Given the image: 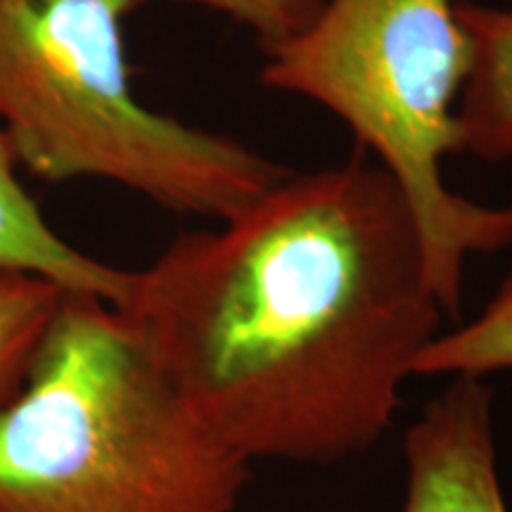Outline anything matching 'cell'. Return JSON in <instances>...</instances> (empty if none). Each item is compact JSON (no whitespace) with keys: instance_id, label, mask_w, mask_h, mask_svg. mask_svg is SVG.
<instances>
[{"instance_id":"1","label":"cell","mask_w":512,"mask_h":512,"mask_svg":"<svg viewBox=\"0 0 512 512\" xmlns=\"http://www.w3.org/2000/svg\"><path fill=\"white\" fill-rule=\"evenodd\" d=\"M119 311L223 444L302 465L389 432L444 318L411 204L363 150L181 235Z\"/></svg>"},{"instance_id":"2","label":"cell","mask_w":512,"mask_h":512,"mask_svg":"<svg viewBox=\"0 0 512 512\" xmlns=\"http://www.w3.org/2000/svg\"><path fill=\"white\" fill-rule=\"evenodd\" d=\"M247 479L124 313L62 290L0 403V512H235Z\"/></svg>"},{"instance_id":"3","label":"cell","mask_w":512,"mask_h":512,"mask_svg":"<svg viewBox=\"0 0 512 512\" xmlns=\"http://www.w3.org/2000/svg\"><path fill=\"white\" fill-rule=\"evenodd\" d=\"M147 0H0V128L43 181L100 178L230 221L292 174L240 140L140 105L124 22Z\"/></svg>"},{"instance_id":"4","label":"cell","mask_w":512,"mask_h":512,"mask_svg":"<svg viewBox=\"0 0 512 512\" xmlns=\"http://www.w3.org/2000/svg\"><path fill=\"white\" fill-rule=\"evenodd\" d=\"M261 53L268 91L335 114L399 183L441 311L458 316L467 259L512 247V204H477L444 181L446 157L460 155L456 102L470 69L456 0H323L311 24Z\"/></svg>"},{"instance_id":"5","label":"cell","mask_w":512,"mask_h":512,"mask_svg":"<svg viewBox=\"0 0 512 512\" xmlns=\"http://www.w3.org/2000/svg\"><path fill=\"white\" fill-rule=\"evenodd\" d=\"M491 392L484 377H453L406 434L401 512H508L498 482Z\"/></svg>"},{"instance_id":"6","label":"cell","mask_w":512,"mask_h":512,"mask_svg":"<svg viewBox=\"0 0 512 512\" xmlns=\"http://www.w3.org/2000/svg\"><path fill=\"white\" fill-rule=\"evenodd\" d=\"M17 157L0 128V271L46 278L62 290L88 292L121 309L136 271H121L62 240L17 181Z\"/></svg>"},{"instance_id":"7","label":"cell","mask_w":512,"mask_h":512,"mask_svg":"<svg viewBox=\"0 0 512 512\" xmlns=\"http://www.w3.org/2000/svg\"><path fill=\"white\" fill-rule=\"evenodd\" d=\"M470 69L456 102L460 152L489 164L512 159V8L456 0Z\"/></svg>"},{"instance_id":"8","label":"cell","mask_w":512,"mask_h":512,"mask_svg":"<svg viewBox=\"0 0 512 512\" xmlns=\"http://www.w3.org/2000/svg\"><path fill=\"white\" fill-rule=\"evenodd\" d=\"M512 370V273L482 313L437 335L415 363V375L484 377Z\"/></svg>"},{"instance_id":"9","label":"cell","mask_w":512,"mask_h":512,"mask_svg":"<svg viewBox=\"0 0 512 512\" xmlns=\"http://www.w3.org/2000/svg\"><path fill=\"white\" fill-rule=\"evenodd\" d=\"M62 287L29 273L0 271V403L24 380Z\"/></svg>"},{"instance_id":"10","label":"cell","mask_w":512,"mask_h":512,"mask_svg":"<svg viewBox=\"0 0 512 512\" xmlns=\"http://www.w3.org/2000/svg\"><path fill=\"white\" fill-rule=\"evenodd\" d=\"M233 19L252 31L261 46L299 34L318 15L323 0H174Z\"/></svg>"}]
</instances>
